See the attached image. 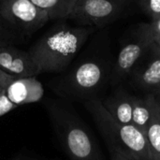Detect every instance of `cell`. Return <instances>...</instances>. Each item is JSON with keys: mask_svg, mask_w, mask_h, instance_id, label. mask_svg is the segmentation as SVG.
I'll return each mask as SVG.
<instances>
[{"mask_svg": "<svg viewBox=\"0 0 160 160\" xmlns=\"http://www.w3.org/2000/svg\"><path fill=\"white\" fill-rule=\"evenodd\" d=\"M49 21L48 13L31 0H0V26L20 42Z\"/></svg>", "mask_w": 160, "mask_h": 160, "instance_id": "5b68a950", "label": "cell"}, {"mask_svg": "<svg viewBox=\"0 0 160 160\" xmlns=\"http://www.w3.org/2000/svg\"><path fill=\"white\" fill-rule=\"evenodd\" d=\"M159 45H160V44H159Z\"/></svg>", "mask_w": 160, "mask_h": 160, "instance_id": "cb8c5ba5", "label": "cell"}, {"mask_svg": "<svg viewBox=\"0 0 160 160\" xmlns=\"http://www.w3.org/2000/svg\"><path fill=\"white\" fill-rule=\"evenodd\" d=\"M16 108H17V106L15 104H13L8 98L6 93H5V89H2L0 91V117L8 113L9 112L13 111Z\"/></svg>", "mask_w": 160, "mask_h": 160, "instance_id": "2e32d148", "label": "cell"}, {"mask_svg": "<svg viewBox=\"0 0 160 160\" xmlns=\"http://www.w3.org/2000/svg\"><path fill=\"white\" fill-rule=\"evenodd\" d=\"M153 41L155 40L150 23L142 22L131 28L113 60L110 78L112 86L128 80L134 66Z\"/></svg>", "mask_w": 160, "mask_h": 160, "instance_id": "8992f818", "label": "cell"}, {"mask_svg": "<svg viewBox=\"0 0 160 160\" xmlns=\"http://www.w3.org/2000/svg\"><path fill=\"white\" fill-rule=\"evenodd\" d=\"M1 90H2V89H0V91H1Z\"/></svg>", "mask_w": 160, "mask_h": 160, "instance_id": "7402d4cb", "label": "cell"}, {"mask_svg": "<svg viewBox=\"0 0 160 160\" xmlns=\"http://www.w3.org/2000/svg\"><path fill=\"white\" fill-rule=\"evenodd\" d=\"M158 108V95L148 94L143 98H135L132 125L145 134V131L154 118Z\"/></svg>", "mask_w": 160, "mask_h": 160, "instance_id": "7c38bea8", "label": "cell"}, {"mask_svg": "<svg viewBox=\"0 0 160 160\" xmlns=\"http://www.w3.org/2000/svg\"><path fill=\"white\" fill-rule=\"evenodd\" d=\"M16 79L13 76L8 75V73L4 72L0 69V89H6V87L14 80Z\"/></svg>", "mask_w": 160, "mask_h": 160, "instance_id": "d6986e66", "label": "cell"}, {"mask_svg": "<svg viewBox=\"0 0 160 160\" xmlns=\"http://www.w3.org/2000/svg\"><path fill=\"white\" fill-rule=\"evenodd\" d=\"M152 32H153V37L154 40L160 44V17L158 19L152 20V22H150Z\"/></svg>", "mask_w": 160, "mask_h": 160, "instance_id": "ac0fdd59", "label": "cell"}, {"mask_svg": "<svg viewBox=\"0 0 160 160\" xmlns=\"http://www.w3.org/2000/svg\"><path fill=\"white\" fill-rule=\"evenodd\" d=\"M49 112L58 139L71 159L100 160L93 137L75 114L58 105H51Z\"/></svg>", "mask_w": 160, "mask_h": 160, "instance_id": "277c9868", "label": "cell"}, {"mask_svg": "<svg viewBox=\"0 0 160 160\" xmlns=\"http://www.w3.org/2000/svg\"><path fill=\"white\" fill-rule=\"evenodd\" d=\"M20 41L14 38L11 34L7 32L4 28L0 26V48L5 46H10L19 43Z\"/></svg>", "mask_w": 160, "mask_h": 160, "instance_id": "e0dca14e", "label": "cell"}, {"mask_svg": "<svg viewBox=\"0 0 160 160\" xmlns=\"http://www.w3.org/2000/svg\"><path fill=\"white\" fill-rule=\"evenodd\" d=\"M135 98L125 90H117L101 102L117 122L124 125H132Z\"/></svg>", "mask_w": 160, "mask_h": 160, "instance_id": "8fae6325", "label": "cell"}, {"mask_svg": "<svg viewBox=\"0 0 160 160\" xmlns=\"http://www.w3.org/2000/svg\"><path fill=\"white\" fill-rule=\"evenodd\" d=\"M128 81L146 95H160V45L153 41L140 57Z\"/></svg>", "mask_w": 160, "mask_h": 160, "instance_id": "ba28073f", "label": "cell"}, {"mask_svg": "<svg viewBox=\"0 0 160 160\" xmlns=\"http://www.w3.org/2000/svg\"><path fill=\"white\" fill-rule=\"evenodd\" d=\"M99 131L112 150L129 160H152L146 136L133 125L117 122L105 109L101 100L84 102Z\"/></svg>", "mask_w": 160, "mask_h": 160, "instance_id": "3957f363", "label": "cell"}, {"mask_svg": "<svg viewBox=\"0 0 160 160\" xmlns=\"http://www.w3.org/2000/svg\"><path fill=\"white\" fill-rule=\"evenodd\" d=\"M0 69L15 78L36 77L39 70L28 51L14 45L0 48Z\"/></svg>", "mask_w": 160, "mask_h": 160, "instance_id": "9c48e42d", "label": "cell"}, {"mask_svg": "<svg viewBox=\"0 0 160 160\" xmlns=\"http://www.w3.org/2000/svg\"><path fill=\"white\" fill-rule=\"evenodd\" d=\"M132 0H77L67 20L79 26L102 28L121 18Z\"/></svg>", "mask_w": 160, "mask_h": 160, "instance_id": "52a82bcc", "label": "cell"}, {"mask_svg": "<svg viewBox=\"0 0 160 160\" xmlns=\"http://www.w3.org/2000/svg\"><path fill=\"white\" fill-rule=\"evenodd\" d=\"M5 93L18 107L39 101L44 96V88L36 77L16 78L6 87Z\"/></svg>", "mask_w": 160, "mask_h": 160, "instance_id": "30bf717a", "label": "cell"}, {"mask_svg": "<svg viewBox=\"0 0 160 160\" xmlns=\"http://www.w3.org/2000/svg\"><path fill=\"white\" fill-rule=\"evenodd\" d=\"M36 6L45 10L50 20H66L77 0H31Z\"/></svg>", "mask_w": 160, "mask_h": 160, "instance_id": "4fadbf2b", "label": "cell"}, {"mask_svg": "<svg viewBox=\"0 0 160 160\" xmlns=\"http://www.w3.org/2000/svg\"><path fill=\"white\" fill-rule=\"evenodd\" d=\"M97 32V31H96ZM94 33L70 66L62 72L54 91L62 97L89 101L110 82L113 60L107 33Z\"/></svg>", "mask_w": 160, "mask_h": 160, "instance_id": "6da1fadb", "label": "cell"}, {"mask_svg": "<svg viewBox=\"0 0 160 160\" xmlns=\"http://www.w3.org/2000/svg\"><path fill=\"white\" fill-rule=\"evenodd\" d=\"M138 1H140V0H138Z\"/></svg>", "mask_w": 160, "mask_h": 160, "instance_id": "603a6c76", "label": "cell"}, {"mask_svg": "<svg viewBox=\"0 0 160 160\" xmlns=\"http://www.w3.org/2000/svg\"><path fill=\"white\" fill-rule=\"evenodd\" d=\"M141 7L144 12L152 19H158L160 17V0H140Z\"/></svg>", "mask_w": 160, "mask_h": 160, "instance_id": "9a60e30c", "label": "cell"}, {"mask_svg": "<svg viewBox=\"0 0 160 160\" xmlns=\"http://www.w3.org/2000/svg\"><path fill=\"white\" fill-rule=\"evenodd\" d=\"M112 160H129L128 158H126L125 157L119 155V154H115V153H112Z\"/></svg>", "mask_w": 160, "mask_h": 160, "instance_id": "ffe728a7", "label": "cell"}, {"mask_svg": "<svg viewBox=\"0 0 160 160\" xmlns=\"http://www.w3.org/2000/svg\"><path fill=\"white\" fill-rule=\"evenodd\" d=\"M97 28L57 22L28 50L39 73H62L73 62Z\"/></svg>", "mask_w": 160, "mask_h": 160, "instance_id": "7a4b0ae2", "label": "cell"}, {"mask_svg": "<svg viewBox=\"0 0 160 160\" xmlns=\"http://www.w3.org/2000/svg\"><path fill=\"white\" fill-rule=\"evenodd\" d=\"M145 136L147 139L149 151L152 160H160V104L158 99V108L154 118L149 124Z\"/></svg>", "mask_w": 160, "mask_h": 160, "instance_id": "5bb4252c", "label": "cell"}, {"mask_svg": "<svg viewBox=\"0 0 160 160\" xmlns=\"http://www.w3.org/2000/svg\"><path fill=\"white\" fill-rule=\"evenodd\" d=\"M158 99H159V104H160V95H158Z\"/></svg>", "mask_w": 160, "mask_h": 160, "instance_id": "44dd1931", "label": "cell"}]
</instances>
